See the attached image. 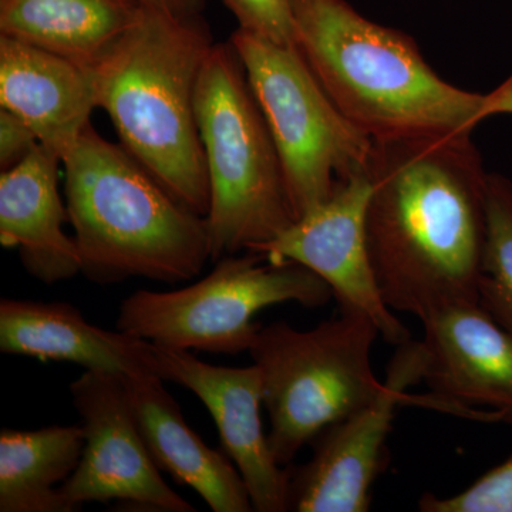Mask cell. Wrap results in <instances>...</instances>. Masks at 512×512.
I'll return each instance as SVG.
<instances>
[{
  "mask_svg": "<svg viewBox=\"0 0 512 512\" xmlns=\"http://www.w3.org/2000/svg\"><path fill=\"white\" fill-rule=\"evenodd\" d=\"M82 274L96 284L191 281L211 259L207 218L90 124L62 160Z\"/></svg>",
  "mask_w": 512,
  "mask_h": 512,
  "instance_id": "277c9868",
  "label": "cell"
},
{
  "mask_svg": "<svg viewBox=\"0 0 512 512\" xmlns=\"http://www.w3.org/2000/svg\"><path fill=\"white\" fill-rule=\"evenodd\" d=\"M59 157L39 144L26 160L0 175V242L16 248L26 272L43 284L82 274L70 222L59 192Z\"/></svg>",
  "mask_w": 512,
  "mask_h": 512,
  "instance_id": "9a60e30c",
  "label": "cell"
},
{
  "mask_svg": "<svg viewBox=\"0 0 512 512\" xmlns=\"http://www.w3.org/2000/svg\"><path fill=\"white\" fill-rule=\"evenodd\" d=\"M84 431L79 466L59 488L67 511L120 501L140 511L194 512L161 477L138 430L123 377L86 370L70 384Z\"/></svg>",
  "mask_w": 512,
  "mask_h": 512,
  "instance_id": "9c48e42d",
  "label": "cell"
},
{
  "mask_svg": "<svg viewBox=\"0 0 512 512\" xmlns=\"http://www.w3.org/2000/svg\"><path fill=\"white\" fill-rule=\"evenodd\" d=\"M480 305L512 333V181L488 173L487 239L478 284Z\"/></svg>",
  "mask_w": 512,
  "mask_h": 512,
  "instance_id": "ffe728a7",
  "label": "cell"
},
{
  "mask_svg": "<svg viewBox=\"0 0 512 512\" xmlns=\"http://www.w3.org/2000/svg\"><path fill=\"white\" fill-rule=\"evenodd\" d=\"M195 116L210 183L211 261L256 251L296 221L274 138L231 43L202 66Z\"/></svg>",
  "mask_w": 512,
  "mask_h": 512,
  "instance_id": "5b68a950",
  "label": "cell"
},
{
  "mask_svg": "<svg viewBox=\"0 0 512 512\" xmlns=\"http://www.w3.org/2000/svg\"><path fill=\"white\" fill-rule=\"evenodd\" d=\"M138 430L160 470L191 487L214 512H251L244 478L231 458L185 423L180 406L154 373L121 375Z\"/></svg>",
  "mask_w": 512,
  "mask_h": 512,
  "instance_id": "e0dca14e",
  "label": "cell"
},
{
  "mask_svg": "<svg viewBox=\"0 0 512 512\" xmlns=\"http://www.w3.org/2000/svg\"><path fill=\"white\" fill-rule=\"evenodd\" d=\"M35 131L18 114L0 107V167L10 170L22 163L37 146Z\"/></svg>",
  "mask_w": 512,
  "mask_h": 512,
  "instance_id": "603a6c76",
  "label": "cell"
},
{
  "mask_svg": "<svg viewBox=\"0 0 512 512\" xmlns=\"http://www.w3.org/2000/svg\"><path fill=\"white\" fill-rule=\"evenodd\" d=\"M247 30L282 46H296L292 0H221Z\"/></svg>",
  "mask_w": 512,
  "mask_h": 512,
  "instance_id": "7402d4cb",
  "label": "cell"
},
{
  "mask_svg": "<svg viewBox=\"0 0 512 512\" xmlns=\"http://www.w3.org/2000/svg\"><path fill=\"white\" fill-rule=\"evenodd\" d=\"M0 350L114 375L154 373L153 342L101 329L64 302L2 299Z\"/></svg>",
  "mask_w": 512,
  "mask_h": 512,
  "instance_id": "2e32d148",
  "label": "cell"
},
{
  "mask_svg": "<svg viewBox=\"0 0 512 512\" xmlns=\"http://www.w3.org/2000/svg\"><path fill=\"white\" fill-rule=\"evenodd\" d=\"M423 512H512V454L461 493L437 497L424 494Z\"/></svg>",
  "mask_w": 512,
  "mask_h": 512,
  "instance_id": "44dd1931",
  "label": "cell"
},
{
  "mask_svg": "<svg viewBox=\"0 0 512 512\" xmlns=\"http://www.w3.org/2000/svg\"><path fill=\"white\" fill-rule=\"evenodd\" d=\"M370 195L369 171L353 175L339 183L328 201L254 252L271 262L292 261L311 269L332 289L339 311L369 316L380 336L397 348L409 342L412 333L380 295L367 248Z\"/></svg>",
  "mask_w": 512,
  "mask_h": 512,
  "instance_id": "8fae6325",
  "label": "cell"
},
{
  "mask_svg": "<svg viewBox=\"0 0 512 512\" xmlns=\"http://www.w3.org/2000/svg\"><path fill=\"white\" fill-rule=\"evenodd\" d=\"M421 340L397 346L379 394L359 412L326 427L312 441V457L289 470V511L366 512L386 464V441L407 390L423 382Z\"/></svg>",
  "mask_w": 512,
  "mask_h": 512,
  "instance_id": "30bf717a",
  "label": "cell"
},
{
  "mask_svg": "<svg viewBox=\"0 0 512 512\" xmlns=\"http://www.w3.org/2000/svg\"><path fill=\"white\" fill-rule=\"evenodd\" d=\"M379 336L373 320L356 311H340L311 330L285 320L258 329L249 353L261 370L269 446L282 467L379 394L383 382L372 366Z\"/></svg>",
  "mask_w": 512,
  "mask_h": 512,
  "instance_id": "8992f818",
  "label": "cell"
},
{
  "mask_svg": "<svg viewBox=\"0 0 512 512\" xmlns=\"http://www.w3.org/2000/svg\"><path fill=\"white\" fill-rule=\"evenodd\" d=\"M141 5L150 6L180 16L201 15L207 0H138Z\"/></svg>",
  "mask_w": 512,
  "mask_h": 512,
  "instance_id": "cb8c5ba5",
  "label": "cell"
},
{
  "mask_svg": "<svg viewBox=\"0 0 512 512\" xmlns=\"http://www.w3.org/2000/svg\"><path fill=\"white\" fill-rule=\"evenodd\" d=\"M0 107L18 114L63 160L99 107L92 67L0 35Z\"/></svg>",
  "mask_w": 512,
  "mask_h": 512,
  "instance_id": "5bb4252c",
  "label": "cell"
},
{
  "mask_svg": "<svg viewBox=\"0 0 512 512\" xmlns=\"http://www.w3.org/2000/svg\"><path fill=\"white\" fill-rule=\"evenodd\" d=\"M332 296L306 266L247 251L224 256L210 275L187 288L128 296L117 330L165 348L237 355L249 352L261 328L254 316L262 309L286 302L320 308Z\"/></svg>",
  "mask_w": 512,
  "mask_h": 512,
  "instance_id": "ba28073f",
  "label": "cell"
},
{
  "mask_svg": "<svg viewBox=\"0 0 512 512\" xmlns=\"http://www.w3.org/2000/svg\"><path fill=\"white\" fill-rule=\"evenodd\" d=\"M296 39L333 103L373 143L473 134L512 114V76L488 94L441 79L412 36L346 0H292Z\"/></svg>",
  "mask_w": 512,
  "mask_h": 512,
  "instance_id": "7a4b0ae2",
  "label": "cell"
},
{
  "mask_svg": "<svg viewBox=\"0 0 512 512\" xmlns=\"http://www.w3.org/2000/svg\"><path fill=\"white\" fill-rule=\"evenodd\" d=\"M215 46L201 15L141 6L130 29L92 67L97 106L126 148L181 204L207 217L210 183L195 92Z\"/></svg>",
  "mask_w": 512,
  "mask_h": 512,
  "instance_id": "3957f363",
  "label": "cell"
},
{
  "mask_svg": "<svg viewBox=\"0 0 512 512\" xmlns=\"http://www.w3.org/2000/svg\"><path fill=\"white\" fill-rule=\"evenodd\" d=\"M271 131L296 220L369 171L373 140L346 119L298 46L238 29L229 40Z\"/></svg>",
  "mask_w": 512,
  "mask_h": 512,
  "instance_id": "52a82bcc",
  "label": "cell"
},
{
  "mask_svg": "<svg viewBox=\"0 0 512 512\" xmlns=\"http://www.w3.org/2000/svg\"><path fill=\"white\" fill-rule=\"evenodd\" d=\"M153 352L157 375L187 387L211 413L225 454L244 478L254 511H289V470L275 460L262 426L264 386L259 367L210 365L190 350L156 343Z\"/></svg>",
  "mask_w": 512,
  "mask_h": 512,
  "instance_id": "7c38bea8",
  "label": "cell"
},
{
  "mask_svg": "<svg viewBox=\"0 0 512 512\" xmlns=\"http://www.w3.org/2000/svg\"><path fill=\"white\" fill-rule=\"evenodd\" d=\"M138 0H0V35L96 66L140 13Z\"/></svg>",
  "mask_w": 512,
  "mask_h": 512,
  "instance_id": "ac0fdd59",
  "label": "cell"
},
{
  "mask_svg": "<svg viewBox=\"0 0 512 512\" xmlns=\"http://www.w3.org/2000/svg\"><path fill=\"white\" fill-rule=\"evenodd\" d=\"M79 426L0 433V512H69L59 494L79 466Z\"/></svg>",
  "mask_w": 512,
  "mask_h": 512,
  "instance_id": "d6986e66",
  "label": "cell"
},
{
  "mask_svg": "<svg viewBox=\"0 0 512 512\" xmlns=\"http://www.w3.org/2000/svg\"><path fill=\"white\" fill-rule=\"evenodd\" d=\"M426 352L423 382L437 400L487 406L512 426V333L480 303L450 306L421 320Z\"/></svg>",
  "mask_w": 512,
  "mask_h": 512,
  "instance_id": "4fadbf2b",
  "label": "cell"
},
{
  "mask_svg": "<svg viewBox=\"0 0 512 512\" xmlns=\"http://www.w3.org/2000/svg\"><path fill=\"white\" fill-rule=\"evenodd\" d=\"M471 136L373 143L367 248L392 311L480 303L488 173Z\"/></svg>",
  "mask_w": 512,
  "mask_h": 512,
  "instance_id": "6da1fadb",
  "label": "cell"
}]
</instances>
